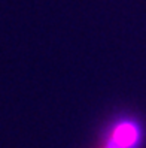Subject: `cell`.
Here are the masks:
<instances>
[{
    "label": "cell",
    "mask_w": 146,
    "mask_h": 148,
    "mask_svg": "<svg viewBox=\"0 0 146 148\" xmlns=\"http://www.w3.org/2000/svg\"><path fill=\"white\" fill-rule=\"evenodd\" d=\"M142 141L143 129L140 123L133 118H124L110 127L100 148H140Z\"/></svg>",
    "instance_id": "1"
}]
</instances>
